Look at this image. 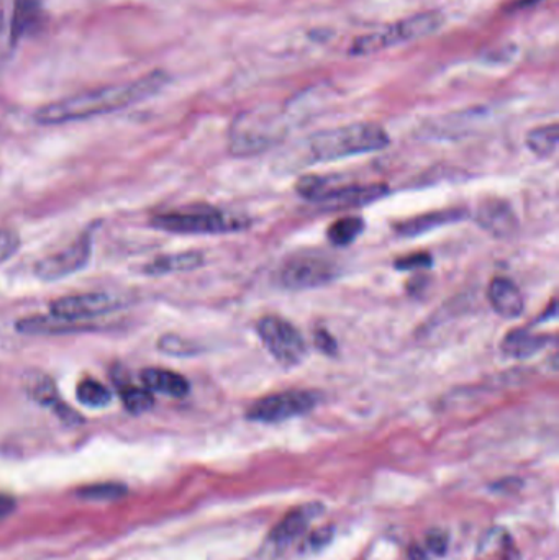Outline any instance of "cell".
I'll return each instance as SVG.
<instances>
[{"instance_id": "1", "label": "cell", "mask_w": 559, "mask_h": 560, "mask_svg": "<svg viewBox=\"0 0 559 560\" xmlns=\"http://www.w3.org/2000/svg\"><path fill=\"white\" fill-rule=\"evenodd\" d=\"M167 82L164 72L156 71L144 75L138 81L125 82V84L110 85V88L97 89L74 95L65 101L46 105L36 112L35 120L39 125H61L69 121L85 120L97 115L110 114L120 110L128 105L137 104L156 94Z\"/></svg>"}, {"instance_id": "2", "label": "cell", "mask_w": 559, "mask_h": 560, "mask_svg": "<svg viewBox=\"0 0 559 560\" xmlns=\"http://www.w3.org/2000/svg\"><path fill=\"white\" fill-rule=\"evenodd\" d=\"M389 135L376 124H353L318 131L308 140V160L328 163L358 154L374 153L389 144Z\"/></svg>"}, {"instance_id": "3", "label": "cell", "mask_w": 559, "mask_h": 560, "mask_svg": "<svg viewBox=\"0 0 559 560\" xmlns=\"http://www.w3.org/2000/svg\"><path fill=\"white\" fill-rule=\"evenodd\" d=\"M151 225L161 232L177 233V235H223V233L242 232L248 229L246 217L212 207H196V209L177 210V212L161 213L151 220Z\"/></svg>"}, {"instance_id": "4", "label": "cell", "mask_w": 559, "mask_h": 560, "mask_svg": "<svg viewBox=\"0 0 559 560\" xmlns=\"http://www.w3.org/2000/svg\"><path fill=\"white\" fill-rule=\"evenodd\" d=\"M299 196L314 203H324L331 209H353V207L370 206L376 200L384 199L389 189L384 184H350L341 186L331 177L307 176L299 180Z\"/></svg>"}, {"instance_id": "5", "label": "cell", "mask_w": 559, "mask_h": 560, "mask_svg": "<svg viewBox=\"0 0 559 560\" xmlns=\"http://www.w3.org/2000/svg\"><path fill=\"white\" fill-rule=\"evenodd\" d=\"M443 25L442 13L426 12L409 16L397 23L384 26L370 35L358 36L348 52L351 56H368L383 51L386 48L414 42L433 35Z\"/></svg>"}, {"instance_id": "6", "label": "cell", "mask_w": 559, "mask_h": 560, "mask_svg": "<svg viewBox=\"0 0 559 560\" xmlns=\"http://www.w3.org/2000/svg\"><path fill=\"white\" fill-rule=\"evenodd\" d=\"M256 331L269 354L284 368L301 364L307 355V342L304 336L292 323L281 316L269 315L259 319Z\"/></svg>"}, {"instance_id": "7", "label": "cell", "mask_w": 559, "mask_h": 560, "mask_svg": "<svg viewBox=\"0 0 559 560\" xmlns=\"http://www.w3.org/2000/svg\"><path fill=\"white\" fill-rule=\"evenodd\" d=\"M338 276L337 262L322 253H295L279 269V282L288 290L325 285Z\"/></svg>"}, {"instance_id": "8", "label": "cell", "mask_w": 559, "mask_h": 560, "mask_svg": "<svg viewBox=\"0 0 559 560\" xmlns=\"http://www.w3.org/2000/svg\"><path fill=\"white\" fill-rule=\"evenodd\" d=\"M318 401L321 395L314 390L279 392L255 401L246 411V418L258 423H281L308 413L317 407Z\"/></svg>"}, {"instance_id": "9", "label": "cell", "mask_w": 559, "mask_h": 560, "mask_svg": "<svg viewBox=\"0 0 559 560\" xmlns=\"http://www.w3.org/2000/svg\"><path fill=\"white\" fill-rule=\"evenodd\" d=\"M281 130L275 118L258 114H243L236 118L230 130V151L236 156H249V154L265 151L278 140Z\"/></svg>"}, {"instance_id": "10", "label": "cell", "mask_w": 559, "mask_h": 560, "mask_svg": "<svg viewBox=\"0 0 559 560\" xmlns=\"http://www.w3.org/2000/svg\"><path fill=\"white\" fill-rule=\"evenodd\" d=\"M121 296L112 293H79V295L61 296L51 303V315L72 322H85L107 315L124 306Z\"/></svg>"}, {"instance_id": "11", "label": "cell", "mask_w": 559, "mask_h": 560, "mask_svg": "<svg viewBox=\"0 0 559 560\" xmlns=\"http://www.w3.org/2000/svg\"><path fill=\"white\" fill-rule=\"evenodd\" d=\"M91 236L84 235L72 242L66 248L59 249L55 255L46 256L36 265V278L53 282L68 278L74 272L81 271L91 258Z\"/></svg>"}, {"instance_id": "12", "label": "cell", "mask_w": 559, "mask_h": 560, "mask_svg": "<svg viewBox=\"0 0 559 560\" xmlns=\"http://www.w3.org/2000/svg\"><path fill=\"white\" fill-rule=\"evenodd\" d=\"M481 229L496 238H511L519 230V219L511 203L501 199H488L479 206L476 213Z\"/></svg>"}, {"instance_id": "13", "label": "cell", "mask_w": 559, "mask_h": 560, "mask_svg": "<svg viewBox=\"0 0 559 560\" xmlns=\"http://www.w3.org/2000/svg\"><path fill=\"white\" fill-rule=\"evenodd\" d=\"M492 308L504 318H517L524 313L525 302L521 289L511 279L496 278L488 289Z\"/></svg>"}, {"instance_id": "14", "label": "cell", "mask_w": 559, "mask_h": 560, "mask_svg": "<svg viewBox=\"0 0 559 560\" xmlns=\"http://www.w3.org/2000/svg\"><path fill=\"white\" fill-rule=\"evenodd\" d=\"M322 512H324V506L318 505V503H311V505L292 510L271 533V541L278 542V545H288L292 539L301 536L307 529L308 523L317 518Z\"/></svg>"}, {"instance_id": "15", "label": "cell", "mask_w": 559, "mask_h": 560, "mask_svg": "<svg viewBox=\"0 0 559 560\" xmlns=\"http://www.w3.org/2000/svg\"><path fill=\"white\" fill-rule=\"evenodd\" d=\"M466 217V210L446 209L439 212L426 213V215L416 217V219L406 220L396 226V232L403 236H419L423 233L432 232L440 226L452 225V223L462 222Z\"/></svg>"}, {"instance_id": "16", "label": "cell", "mask_w": 559, "mask_h": 560, "mask_svg": "<svg viewBox=\"0 0 559 560\" xmlns=\"http://www.w3.org/2000/svg\"><path fill=\"white\" fill-rule=\"evenodd\" d=\"M548 342V336L537 335L527 328L514 329L502 339L501 351L508 358L527 359L547 348Z\"/></svg>"}, {"instance_id": "17", "label": "cell", "mask_w": 559, "mask_h": 560, "mask_svg": "<svg viewBox=\"0 0 559 560\" xmlns=\"http://www.w3.org/2000/svg\"><path fill=\"white\" fill-rule=\"evenodd\" d=\"M141 381L150 392H160L170 397H184L189 394V382L177 372L167 369L151 368L141 372Z\"/></svg>"}, {"instance_id": "18", "label": "cell", "mask_w": 559, "mask_h": 560, "mask_svg": "<svg viewBox=\"0 0 559 560\" xmlns=\"http://www.w3.org/2000/svg\"><path fill=\"white\" fill-rule=\"evenodd\" d=\"M45 0H15L12 19V42H19L42 25Z\"/></svg>"}, {"instance_id": "19", "label": "cell", "mask_w": 559, "mask_h": 560, "mask_svg": "<svg viewBox=\"0 0 559 560\" xmlns=\"http://www.w3.org/2000/svg\"><path fill=\"white\" fill-rule=\"evenodd\" d=\"M203 265L200 253H177V255L163 256L154 259L144 268L150 276L176 275V272L193 271Z\"/></svg>"}, {"instance_id": "20", "label": "cell", "mask_w": 559, "mask_h": 560, "mask_svg": "<svg viewBox=\"0 0 559 560\" xmlns=\"http://www.w3.org/2000/svg\"><path fill=\"white\" fill-rule=\"evenodd\" d=\"M515 551L511 536L505 529L494 528L486 533L482 541L479 542V560H512Z\"/></svg>"}, {"instance_id": "21", "label": "cell", "mask_w": 559, "mask_h": 560, "mask_svg": "<svg viewBox=\"0 0 559 560\" xmlns=\"http://www.w3.org/2000/svg\"><path fill=\"white\" fill-rule=\"evenodd\" d=\"M558 125L535 128L528 133L527 147L538 158H551L557 153L558 148Z\"/></svg>"}, {"instance_id": "22", "label": "cell", "mask_w": 559, "mask_h": 560, "mask_svg": "<svg viewBox=\"0 0 559 560\" xmlns=\"http://www.w3.org/2000/svg\"><path fill=\"white\" fill-rule=\"evenodd\" d=\"M363 220L358 219V217H345V219L331 223L327 236L331 245L343 248V246L351 245L363 233Z\"/></svg>"}, {"instance_id": "23", "label": "cell", "mask_w": 559, "mask_h": 560, "mask_svg": "<svg viewBox=\"0 0 559 560\" xmlns=\"http://www.w3.org/2000/svg\"><path fill=\"white\" fill-rule=\"evenodd\" d=\"M75 395H78V400L89 408H104L112 401L110 390L94 378L82 381L78 385Z\"/></svg>"}, {"instance_id": "24", "label": "cell", "mask_w": 559, "mask_h": 560, "mask_svg": "<svg viewBox=\"0 0 559 560\" xmlns=\"http://www.w3.org/2000/svg\"><path fill=\"white\" fill-rule=\"evenodd\" d=\"M121 401L130 413L140 415L150 411L154 405L153 394L147 387H128L121 388Z\"/></svg>"}, {"instance_id": "25", "label": "cell", "mask_w": 559, "mask_h": 560, "mask_svg": "<svg viewBox=\"0 0 559 560\" xmlns=\"http://www.w3.org/2000/svg\"><path fill=\"white\" fill-rule=\"evenodd\" d=\"M30 385H32L30 390H32L35 400H38L39 404L48 405V407H53L55 410H61V401H59L58 394H56L55 384L48 377L42 375V377H38V381L32 382Z\"/></svg>"}, {"instance_id": "26", "label": "cell", "mask_w": 559, "mask_h": 560, "mask_svg": "<svg viewBox=\"0 0 559 560\" xmlns=\"http://www.w3.org/2000/svg\"><path fill=\"white\" fill-rule=\"evenodd\" d=\"M125 489L115 483H102V486L85 487L79 492L82 499L88 500H115L124 495Z\"/></svg>"}, {"instance_id": "27", "label": "cell", "mask_w": 559, "mask_h": 560, "mask_svg": "<svg viewBox=\"0 0 559 560\" xmlns=\"http://www.w3.org/2000/svg\"><path fill=\"white\" fill-rule=\"evenodd\" d=\"M160 349L173 355H193L197 352V349L190 342H187L186 339L173 335L161 338Z\"/></svg>"}, {"instance_id": "28", "label": "cell", "mask_w": 559, "mask_h": 560, "mask_svg": "<svg viewBox=\"0 0 559 560\" xmlns=\"http://www.w3.org/2000/svg\"><path fill=\"white\" fill-rule=\"evenodd\" d=\"M432 266V256L427 253H417V255L406 256V258L397 259L394 268L397 271H414V269H427Z\"/></svg>"}, {"instance_id": "29", "label": "cell", "mask_w": 559, "mask_h": 560, "mask_svg": "<svg viewBox=\"0 0 559 560\" xmlns=\"http://www.w3.org/2000/svg\"><path fill=\"white\" fill-rule=\"evenodd\" d=\"M427 548L436 556H443L449 549V535L442 529H432L427 535Z\"/></svg>"}, {"instance_id": "30", "label": "cell", "mask_w": 559, "mask_h": 560, "mask_svg": "<svg viewBox=\"0 0 559 560\" xmlns=\"http://www.w3.org/2000/svg\"><path fill=\"white\" fill-rule=\"evenodd\" d=\"M315 346H317L318 351L327 355H335L338 349L337 339L325 328L315 331Z\"/></svg>"}, {"instance_id": "31", "label": "cell", "mask_w": 559, "mask_h": 560, "mask_svg": "<svg viewBox=\"0 0 559 560\" xmlns=\"http://www.w3.org/2000/svg\"><path fill=\"white\" fill-rule=\"evenodd\" d=\"M331 538H334V528L327 526V528H321L312 533L311 538H308V545L312 548H324V546L331 541Z\"/></svg>"}, {"instance_id": "32", "label": "cell", "mask_w": 559, "mask_h": 560, "mask_svg": "<svg viewBox=\"0 0 559 560\" xmlns=\"http://www.w3.org/2000/svg\"><path fill=\"white\" fill-rule=\"evenodd\" d=\"M15 510V500L12 497L0 493V518H5Z\"/></svg>"}, {"instance_id": "33", "label": "cell", "mask_w": 559, "mask_h": 560, "mask_svg": "<svg viewBox=\"0 0 559 560\" xmlns=\"http://www.w3.org/2000/svg\"><path fill=\"white\" fill-rule=\"evenodd\" d=\"M409 559L410 560H427L426 549L420 548V546H410Z\"/></svg>"}, {"instance_id": "34", "label": "cell", "mask_w": 559, "mask_h": 560, "mask_svg": "<svg viewBox=\"0 0 559 560\" xmlns=\"http://www.w3.org/2000/svg\"><path fill=\"white\" fill-rule=\"evenodd\" d=\"M2 20H3V0H0V28H2Z\"/></svg>"}]
</instances>
